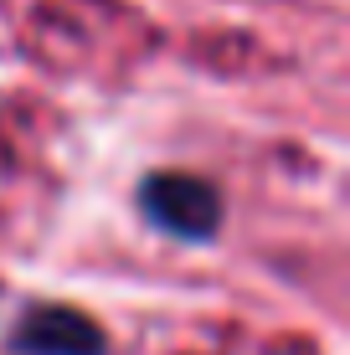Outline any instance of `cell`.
Instances as JSON below:
<instances>
[{"label": "cell", "mask_w": 350, "mask_h": 355, "mask_svg": "<svg viewBox=\"0 0 350 355\" xmlns=\"http://www.w3.org/2000/svg\"><path fill=\"white\" fill-rule=\"evenodd\" d=\"M139 201L144 211L155 216L170 237H211L216 222H222V201H216V191L207 180L196 175H175V170H165V175H150L139 186Z\"/></svg>", "instance_id": "1"}, {"label": "cell", "mask_w": 350, "mask_h": 355, "mask_svg": "<svg viewBox=\"0 0 350 355\" xmlns=\"http://www.w3.org/2000/svg\"><path fill=\"white\" fill-rule=\"evenodd\" d=\"M16 350H26V355H103V329L78 309H36L16 329Z\"/></svg>", "instance_id": "2"}]
</instances>
